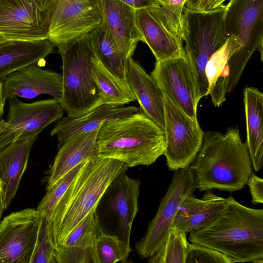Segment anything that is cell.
Returning a JSON list of instances; mask_svg holds the SVG:
<instances>
[{
    "label": "cell",
    "mask_w": 263,
    "mask_h": 263,
    "mask_svg": "<svg viewBox=\"0 0 263 263\" xmlns=\"http://www.w3.org/2000/svg\"><path fill=\"white\" fill-rule=\"evenodd\" d=\"M226 0H211L208 6L207 11L215 9V8L223 4Z\"/></svg>",
    "instance_id": "cell-40"
},
{
    "label": "cell",
    "mask_w": 263,
    "mask_h": 263,
    "mask_svg": "<svg viewBox=\"0 0 263 263\" xmlns=\"http://www.w3.org/2000/svg\"><path fill=\"white\" fill-rule=\"evenodd\" d=\"M160 3V5H164L168 3L169 0H158Z\"/></svg>",
    "instance_id": "cell-43"
},
{
    "label": "cell",
    "mask_w": 263,
    "mask_h": 263,
    "mask_svg": "<svg viewBox=\"0 0 263 263\" xmlns=\"http://www.w3.org/2000/svg\"><path fill=\"white\" fill-rule=\"evenodd\" d=\"M126 77L142 112L163 130V94L155 81L132 58L127 60Z\"/></svg>",
    "instance_id": "cell-18"
},
{
    "label": "cell",
    "mask_w": 263,
    "mask_h": 263,
    "mask_svg": "<svg viewBox=\"0 0 263 263\" xmlns=\"http://www.w3.org/2000/svg\"><path fill=\"white\" fill-rule=\"evenodd\" d=\"M99 130L73 136L59 147L49 171L47 190L73 168L97 157Z\"/></svg>",
    "instance_id": "cell-20"
},
{
    "label": "cell",
    "mask_w": 263,
    "mask_h": 263,
    "mask_svg": "<svg viewBox=\"0 0 263 263\" xmlns=\"http://www.w3.org/2000/svg\"><path fill=\"white\" fill-rule=\"evenodd\" d=\"M165 150L170 171L189 167L200 151L204 132L198 119L184 114L163 94Z\"/></svg>",
    "instance_id": "cell-9"
},
{
    "label": "cell",
    "mask_w": 263,
    "mask_h": 263,
    "mask_svg": "<svg viewBox=\"0 0 263 263\" xmlns=\"http://www.w3.org/2000/svg\"><path fill=\"white\" fill-rule=\"evenodd\" d=\"M42 216L39 232L30 263H56L49 220Z\"/></svg>",
    "instance_id": "cell-32"
},
{
    "label": "cell",
    "mask_w": 263,
    "mask_h": 263,
    "mask_svg": "<svg viewBox=\"0 0 263 263\" xmlns=\"http://www.w3.org/2000/svg\"><path fill=\"white\" fill-rule=\"evenodd\" d=\"M186 0H169L160 5L162 19L167 27L177 36L183 38L182 16Z\"/></svg>",
    "instance_id": "cell-34"
},
{
    "label": "cell",
    "mask_w": 263,
    "mask_h": 263,
    "mask_svg": "<svg viewBox=\"0 0 263 263\" xmlns=\"http://www.w3.org/2000/svg\"><path fill=\"white\" fill-rule=\"evenodd\" d=\"M92 72L102 104L124 106L136 101L127 81L109 71L97 57L93 60Z\"/></svg>",
    "instance_id": "cell-27"
},
{
    "label": "cell",
    "mask_w": 263,
    "mask_h": 263,
    "mask_svg": "<svg viewBox=\"0 0 263 263\" xmlns=\"http://www.w3.org/2000/svg\"><path fill=\"white\" fill-rule=\"evenodd\" d=\"M196 189L194 174L190 167L176 170L156 215L149 223L144 237L136 245L139 255L149 258L165 242L185 198Z\"/></svg>",
    "instance_id": "cell-10"
},
{
    "label": "cell",
    "mask_w": 263,
    "mask_h": 263,
    "mask_svg": "<svg viewBox=\"0 0 263 263\" xmlns=\"http://www.w3.org/2000/svg\"><path fill=\"white\" fill-rule=\"evenodd\" d=\"M246 143L237 127L226 133L207 131L197 156L190 165L196 189L235 192L243 189L253 174Z\"/></svg>",
    "instance_id": "cell-1"
},
{
    "label": "cell",
    "mask_w": 263,
    "mask_h": 263,
    "mask_svg": "<svg viewBox=\"0 0 263 263\" xmlns=\"http://www.w3.org/2000/svg\"><path fill=\"white\" fill-rule=\"evenodd\" d=\"M227 204V198L210 191H206L201 199L191 194L179 206L172 227L187 234L203 228L220 215Z\"/></svg>",
    "instance_id": "cell-21"
},
{
    "label": "cell",
    "mask_w": 263,
    "mask_h": 263,
    "mask_svg": "<svg viewBox=\"0 0 263 263\" xmlns=\"http://www.w3.org/2000/svg\"><path fill=\"white\" fill-rule=\"evenodd\" d=\"M224 24L230 51L216 82L227 94L235 89L256 50L262 61L263 0H230L226 5Z\"/></svg>",
    "instance_id": "cell-5"
},
{
    "label": "cell",
    "mask_w": 263,
    "mask_h": 263,
    "mask_svg": "<svg viewBox=\"0 0 263 263\" xmlns=\"http://www.w3.org/2000/svg\"><path fill=\"white\" fill-rule=\"evenodd\" d=\"M186 236V233L172 227L163 245L148 262L185 263L189 245Z\"/></svg>",
    "instance_id": "cell-29"
},
{
    "label": "cell",
    "mask_w": 263,
    "mask_h": 263,
    "mask_svg": "<svg viewBox=\"0 0 263 263\" xmlns=\"http://www.w3.org/2000/svg\"><path fill=\"white\" fill-rule=\"evenodd\" d=\"M5 210L4 201L3 198L2 191V186L1 183L0 182V222L1 218L3 212V211Z\"/></svg>",
    "instance_id": "cell-42"
},
{
    "label": "cell",
    "mask_w": 263,
    "mask_h": 263,
    "mask_svg": "<svg viewBox=\"0 0 263 263\" xmlns=\"http://www.w3.org/2000/svg\"><path fill=\"white\" fill-rule=\"evenodd\" d=\"M139 110V108L133 106L102 104L80 117H63L51 131L50 136L56 137L59 147L73 136L98 130L108 120L128 116Z\"/></svg>",
    "instance_id": "cell-19"
},
{
    "label": "cell",
    "mask_w": 263,
    "mask_h": 263,
    "mask_svg": "<svg viewBox=\"0 0 263 263\" xmlns=\"http://www.w3.org/2000/svg\"><path fill=\"white\" fill-rule=\"evenodd\" d=\"M185 263H233L223 253L194 243H189Z\"/></svg>",
    "instance_id": "cell-33"
},
{
    "label": "cell",
    "mask_w": 263,
    "mask_h": 263,
    "mask_svg": "<svg viewBox=\"0 0 263 263\" xmlns=\"http://www.w3.org/2000/svg\"><path fill=\"white\" fill-rule=\"evenodd\" d=\"M42 217L37 209L27 208L0 222V263H30Z\"/></svg>",
    "instance_id": "cell-13"
},
{
    "label": "cell",
    "mask_w": 263,
    "mask_h": 263,
    "mask_svg": "<svg viewBox=\"0 0 263 263\" xmlns=\"http://www.w3.org/2000/svg\"><path fill=\"white\" fill-rule=\"evenodd\" d=\"M57 47L62 61L60 102L67 116L80 117L102 105L92 72L96 54L87 34Z\"/></svg>",
    "instance_id": "cell-6"
},
{
    "label": "cell",
    "mask_w": 263,
    "mask_h": 263,
    "mask_svg": "<svg viewBox=\"0 0 263 263\" xmlns=\"http://www.w3.org/2000/svg\"><path fill=\"white\" fill-rule=\"evenodd\" d=\"M53 0H0V33L7 40L48 39Z\"/></svg>",
    "instance_id": "cell-11"
},
{
    "label": "cell",
    "mask_w": 263,
    "mask_h": 263,
    "mask_svg": "<svg viewBox=\"0 0 263 263\" xmlns=\"http://www.w3.org/2000/svg\"><path fill=\"white\" fill-rule=\"evenodd\" d=\"M37 138L19 141L0 148V182L5 210L16 193Z\"/></svg>",
    "instance_id": "cell-22"
},
{
    "label": "cell",
    "mask_w": 263,
    "mask_h": 263,
    "mask_svg": "<svg viewBox=\"0 0 263 263\" xmlns=\"http://www.w3.org/2000/svg\"><path fill=\"white\" fill-rule=\"evenodd\" d=\"M151 76L163 94L187 116L197 120V106L201 99L186 55L156 61Z\"/></svg>",
    "instance_id": "cell-14"
},
{
    "label": "cell",
    "mask_w": 263,
    "mask_h": 263,
    "mask_svg": "<svg viewBox=\"0 0 263 263\" xmlns=\"http://www.w3.org/2000/svg\"><path fill=\"white\" fill-rule=\"evenodd\" d=\"M5 102L2 95V81H0V118L2 117L4 113Z\"/></svg>",
    "instance_id": "cell-41"
},
{
    "label": "cell",
    "mask_w": 263,
    "mask_h": 263,
    "mask_svg": "<svg viewBox=\"0 0 263 263\" xmlns=\"http://www.w3.org/2000/svg\"><path fill=\"white\" fill-rule=\"evenodd\" d=\"M247 142L253 169L258 172L263 164V94L257 88L243 90Z\"/></svg>",
    "instance_id": "cell-24"
},
{
    "label": "cell",
    "mask_w": 263,
    "mask_h": 263,
    "mask_svg": "<svg viewBox=\"0 0 263 263\" xmlns=\"http://www.w3.org/2000/svg\"><path fill=\"white\" fill-rule=\"evenodd\" d=\"M135 10L146 9L160 5L158 0H118Z\"/></svg>",
    "instance_id": "cell-38"
},
{
    "label": "cell",
    "mask_w": 263,
    "mask_h": 263,
    "mask_svg": "<svg viewBox=\"0 0 263 263\" xmlns=\"http://www.w3.org/2000/svg\"><path fill=\"white\" fill-rule=\"evenodd\" d=\"M54 47L48 39L5 40L0 43V81L12 72L32 64L45 63Z\"/></svg>",
    "instance_id": "cell-23"
},
{
    "label": "cell",
    "mask_w": 263,
    "mask_h": 263,
    "mask_svg": "<svg viewBox=\"0 0 263 263\" xmlns=\"http://www.w3.org/2000/svg\"><path fill=\"white\" fill-rule=\"evenodd\" d=\"M229 51L230 47L227 41L210 57L206 64L205 74L209 85L208 95L212 89L226 64Z\"/></svg>",
    "instance_id": "cell-35"
},
{
    "label": "cell",
    "mask_w": 263,
    "mask_h": 263,
    "mask_svg": "<svg viewBox=\"0 0 263 263\" xmlns=\"http://www.w3.org/2000/svg\"><path fill=\"white\" fill-rule=\"evenodd\" d=\"M103 22L101 0H53L48 39L57 47L88 34Z\"/></svg>",
    "instance_id": "cell-12"
},
{
    "label": "cell",
    "mask_w": 263,
    "mask_h": 263,
    "mask_svg": "<svg viewBox=\"0 0 263 263\" xmlns=\"http://www.w3.org/2000/svg\"><path fill=\"white\" fill-rule=\"evenodd\" d=\"M127 167L117 160L97 156L85 163L59 201L49 221L54 248L60 246L78 224L96 211L106 191Z\"/></svg>",
    "instance_id": "cell-2"
},
{
    "label": "cell",
    "mask_w": 263,
    "mask_h": 263,
    "mask_svg": "<svg viewBox=\"0 0 263 263\" xmlns=\"http://www.w3.org/2000/svg\"><path fill=\"white\" fill-rule=\"evenodd\" d=\"M103 23L126 59L143 41L136 22V10L118 0H101Z\"/></svg>",
    "instance_id": "cell-17"
},
{
    "label": "cell",
    "mask_w": 263,
    "mask_h": 263,
    "mask_svg": "<svg viewBox=\"0 0 263 263\" xmlns=\"http://www.w3.org/2000/svg\"><path fill=\"white\" fill-rule=\"evenodd\" d=\"M163 130L143 112L104 122L97 138V156L120 161L127 167L149 165L164 154Z\"/></svg>",
    "instance_id": "cell-4"
},
{
    "label": "cell",
    "mask_w": 263,
    "mask_h": 263,
    "mask_svg": "<svg viewBox=\"0 0 263 263\" xmlns=\"http://www.w3.org/2000/svg\"><path fill=\"white\" fill-rule=\"evenodd\" d=\"M220 215L190 232L189 240L218 251L233 262L263 259V210L246 206L230 196Z\"/></svg>",
    "instance_id": "cell-3"
},
{
    "label": "cell",
    "mask_w": 263,
    "mask_h": 263,
    "mask_svg": "<svg viewBox=\"0 0 263 263\" xmlns=\"http://www.w3.org/2000/svg\"><path fill=\"white\" fill-rule=\"evenodd\" d=\"M225 10L223 4L208 11L191 10L184 6L183 9L184 50L195 75L200 99L208 96L206 64L228 40L224 24Z\"/></svg>",
    "instance_id": "cell-7"
},
{
    "label": "cell",
    "mask_w": 263,
    "mask_h": 263,
    "mask_svg": "<svg viewBox=\"0 0 263 263\" xmlns=\"http://www.w3.org/2000/svg\"><path fill=\"white\" fill-rule=\"evenodd\" d=\"M86 162H83L73 168L47 190V192L39 203L37 210L41 215L46 217L49 221L59 201Z\"/></svg>",
    "instance_id": "cell-31"
},
{
    "label": "cell",
    "mask_w": 263,
    "mask_h": 263,
    "mask_svg": "<svg viewBox=\"0 0 263 263\" xmlns=\"http://www.w3.org/2000/svg\"><path fill=\"white\" fill-rule=\"evenodd\" d=\"M117 190L109 207L118 217L121 239L130 244L133 221L138 212L140 182L123 174L116 179Z\"/></svg>",
    "instance_id": "cell-25"
},
{
    "label": "cell",
    "mask_w": 263,
    "mask_h": 263,
    "mask_svg": "<svg viewBox=\"0 0 263 263\" xmlns=\"http://www.w3.org/2000/svg\"><path fill=\"white\" fill-rule=\"evenodd\" d=\"M6 119L0 120V148L38 135L63 117L60 101L54 98L27 103L17 97L8 99Z\"/></svg>",
    "instance_id": "cell-8"
},
{
    "label": "cell",
    "mask_w": 263,
    "mask_h": 263,
    "mask_svg": "<svg viewBox=\"0 0 263 263\" xmlns=\"http://www.w3.org/2000/svg\"><path fill=\"white\" fill-rule=\"evenodd\" d=\"M91 250L92 263H115L125 261L131 248L130 244L102 229L95 239Z\"/></svg>",
    "instance_id": "cell-28"
},
{
    "label": "cell",
    "mask_w": 263,
    "mask_h": 263,
    "mask_svg": "<svg viewBox=\"0 0 263 263\" xmlns=\"http://www.w3.org/2000/svg\"><path fill=\"white\" fill-rule=\"evenodd\" d=\"M5 40H6L5 37H4L2 35V34L0 33V43H1V42H3V41H5Z\"/></svg>",
    "instance_id": "cell-44"
},
{
    "label": "cell",
    "mask_w": 263,
    "mask_h": 263,
    "mask_svg": "<svg viewBox=\"0 0 263 263\" xmlns=\"http://www.w3.org/2000/svg\"><path fill=\"white\" fill-rule=\"evenodd\" d=\"M160 6L136 10V25L143 42L148 45L156 61L185 55L183 41L166 26Z\"/></svg>",
    "instance_id": "cell-16"
},
{
    "label": "cell",
    "mask_w": 263,
    "mask_h": 263,
    "mask_svg": "<svg viewBox=\"0 0 263 263\" xmlns=\"http://www.w3.org/2000/svg\"><path fill=\"white\" fill-rule=\"evenodd\" d=\"M101 230L98 216L95 211L78 224L59 246L84 249L91 248L97 235Z\"/></svg>",
    "instance_id": "cell-30"
},
{
    "label": "cell",
    "mask_w": 263,
    "mask_h": 263,
    "mask_svg": "<svg viewBox=\"0 0 263 263\" xmlns=\"http://www.w3.org/2000/svg\"><path fill=\"white\" fill-rule=\"evenodd\" d=\"M54 250L56 263L92 262L91 248L84 249L58 246Z\"/></svg>",
    "instance_id": "cell-36"
},
{
    "label": "cell",
    "mask_w": 263,
    "mask_h": 263,
    "mask_svg": "<svg viewBox=\"0 0 263 263\" xmlns=\"http://www.w3.org/2000/svg\"><path fill=\"white\" fill-rule=\"evenodd\" d=\"M90 47L102 64L112 74L126 80L127 59L119 49L105 24L103 22L87 34Z\"/></svg>",
    "instance_id": "cell-26"
},
{
    "label": "cell",
    "mask_w": 263,
    "mask_h": 263,
    "mask_svg": "<svg viewBox=\"0 0 263 263\" xmlns=\"http://www.w3.org/2000/svg\"><path fill=\"white\" fill-rule=\"evenodd\" d=\"M2 91L6 101L14 97L33 99L48 95L60 101L62 96V74L45 70L32 64L16 70L2 81Z\"/></svg>",
    "instance_id": "cell-15"
},
{
    "label": "cell",
    "mask_w": 263,
    "mask_h": 263,
    "mask_svg": "<svg viewBox=\"0 0 263 263\" xmlns=\"http://www.w3.org/2000/svg\"><path fill=\"white\" fill-rule=\"evenodd\" d=\"M209 0H186L184 7L196 11H206Z\"/></svg>",
    "instance_id": "cell-39"
},
{
    "label": "cell",
    "mask_w": 263,
    "mask_h": 263,
    "mask_svg": "<svg viewBox=\"0 0 263 263\" xmlns=\"http://www.w3.org/2000/svg\"><path fill=\"white\" fill-rule=\"evenodd\" d=\"M252 196L254 204L263 202V180L253 173L249 177L247 183Z\"/></svg>",
    "instance_id": "cell-37"
}]
</instances>
